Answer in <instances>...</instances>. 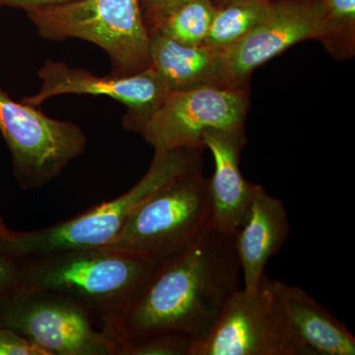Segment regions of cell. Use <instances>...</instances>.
<instances>
[{
    "label": "cell",
    "mask_w": 355,
    "mask_h": 355,
    "mask_svg": "<svg viewBox=\"0 0 355 355\" xmlns=\"http://www.w3.org/2000/svg\"><path fill=\"white\" fill-rule=\"evenodd\" d=\"M240 275L235 235L211 227L188 249L162 261L109 336L120 349L123 343L163 334L198 342L239 288Z\"/></svg>",
    "instance_id": "6da1fadb"
},
{
    "label": "cell",
    "mask_w": 355,
    "mask_h": 355,
    "mask_svg": "<svg viewBox=\"0 0 355 355\" xmlns=\"http://www.w3.org/2000/svg\"><path fill=\"white\" fill-rule=\"evenodd\" d=\"M19 259V286L55 292L83 305L109 335L162 261L111 247Z\"/></svg>",
    "instance_id": "7a4b0ae2"
},
{
    "label": "cell",
    "mask_w": 355,
    "mask_h": 355,
    "mask_svg": "<svg viewBox=\"0 0 355 355\" xmlns=\"http://www.w3.org/2000/svg\"><path fill=\"white\" fill-rule=\"evenodd\" d=\"M203 148L155 153L146 175L120 197L50 227L14 231L12 237L0 239V250L15 258H26L65 250L108 246L147 198L178 178L202 171Z\"/></svg>",
    "instance_id": "3957f363"
},
{
    "label": "cell",
    "mask_w": 355,
    "mask_h": 355,
    "mask_svg": "<svg viewBox=\"0 0 355 355\" xmlns=\"http://www.w3.org/2000/svg\"><path fill=\"white\" fill-rule=\"evenodd\" d=\"M27 14L42 38H77L100 46L108 53L113 76H132L151 67L150 35L139 0H77Z\"/></svg>",
    "instance_id": "277c9868"
},
{
    "label": "cell",
    "mask_w": 355,
    "mask_h": 355,
    "mask_svg": "<svg viewBox=\"0 0 355 355\" xmlns=\"http://www.w3.org/2000/svg\"><path fill=\"white\" fill-rule=\"evenodd\" d=\"M212 227L202 171L178 178L147 198L108 246L164 261L198 242Z\"/></svg>",
    "instance_id": "5b68a950"
},
{
    "label": "cell",
    "mask_w": 355,
    "mask_h": 355,
    "mask_svg": "<svg viewBox=\"0 0 355 355\" xmlns=\"http://www.w3.org/2000/svg\"><path fill=\"white\" fill-rule=\"evenodd\" d=\"M73 299L17 286L0 299V327L29 338L46 355H119L120 347Z\"/></svg>",
    "instance_id": "8992f818"
},
{
    "label": "cell",
    "mask_w": 355,
    "mask_h": 355,
    "mask_svg": "<svg viewBox=\"0 0 355 355\" xmlns=\"http://www.w3.org/2000/svg\"><path fill=\"white\" fill-rule=\"evenodd\" d=\"M0 133L22 190L42 188L57 179L87 146L83 130L76 123L49 118L36 107L15 102L2 88Z\"/></svg>",
    "instance_id": "52a82bcc"
},
{
    "label": "cell",
    "mask_w": 355,
    "mask_h": 355,
    "mask_svg": "<svg viewBox=\"0 0 355 355\" xmlns=\"http://www.w3.org/2000/svg\"><path fill=\"white\" fill-rule=\"evenodd\" d=\"M248 86L173 91L139 132L155 153L200 148L209 130L244 132Z\"/></svg>",
    "instance_id": "ba28073f"
},
{
    "label": "cell",
    "mask_w": 355,
    "mask_h": 355,
    "mask_svg": "<svg viewBox=\"0 0 355 355\" xmlns=\"http://www.w3.org/2000/svg\"><path fill=\"white\" fill-rule=\"evenodd\" d=\"M270 279L254 293L238 288L191 355H293Z\"/></svg>",
    "instance_id": "9c48e42d"
},
{
    "label": "cell",
    "mask_w": 355,
    "mask_h": 355,
    "mask_svg": "<svg viewBox=\"0 0 355 355\" xmlns=\"http://www.w3.org/2000/svg\"><path fill=\"white\" fill-rule=\"evenodd\" d=\"M42 87L22 103L38 107L51 98L64 94L106 96L127 108L125 130L139 133L165 101L170 91L153 67L128 76H97L85 69H71L64 62L48 60L39 70Z\"/></svg>",
    "instance_id": "30bf717a"
},
{
    "label": "cell",
    "mask_w": 355,
    "mask_h": 355,
    "mask_svg": "<svg viewBox=\"0 0 355 355\" xmlns=\"http://www.w3.org/2000/svg\"><path fill=\"white\" fill-rule=\"evenodd\" d=\"M321 29L319 0H273L251 32L221 53L226 87L248 86L252 72L293 44L317 40Z\"/></svg>",
    "instance_id": "8fae6325"
},
{
    "label": "cell",
    "mask_w": 355,
    "mask_h": 355,
    "mask_svg": "<svg viewBox=\"0 0 355 355\" xmlns=\"http://www.w3.org/2000/svg\"><path fill=\"white\" fill-rule=\"evenodd\" d=\"M293 355H354L355 336L299 286L270 279Z\"/></svg>",
    "instance_id": "7c38bea8"
},
{
    "label": "cell",
    "mask_w": 355,
    "mask_h": 355,
    "mask_svg": "<svg viewBox=\"0 0 355 355\" xmlns=\"http://www.w3.org/2000/svg\"><path fill=\"white\" fill-rule=\"evenodd\" d=\"M289 234L291 224L284 202L256 184L246 216L235 234L245 291H258L268 261L282 251Z\"/></svg>",
    "instance_id": "4fadbf2b"
},
{
    "label": "cell",
    "mask_w": 355,
    "mask_h": 355,
    "mask_svg": "<svg viewBox=\"0 0 355 355\" xmlns=\"http://www.w3.org/2000/svg\"><path fill=\"white\" fill-rule=\"evenodd\" d=\"M203 144L214 160V173L207 179L211 202L212 227L235 235L246 216L257 184L246 181L240 170L244 132L209 130Z\"/></svg>",
    "instance_id": "5bb4252c"
},
{
    "label": "cell",
    "mask_w": 355,
    "mask_h": 355,
    "mask_svg": "<svg viewBox=\"0 0 355 355\" xmlns=\"http://www.w3.org/2000/svg\"><path fill=\"white\" fill-rule=\"evenodd\" d=\"M151 67L170 92L224 86L222 55L205 46H186L159 33L150 34Z\"/></svg>",
    "instance_id": "9a60e30c"
},
{
    "label": "cell",
    "mask_w": 355,
    "mask_h": 355,
    "mask_svg": "<svg viewBox=\"0 0 355 355\" xmlns=\"http://www.w3.org/2000/svg\"><path fill=\"white\" fill-rule=\"evenodd\" d=\"M270 2H234L216 7L202 46L219 53L232 48L260 22Z\"/></svg>",
    "instance_id": "2e32d148"
},
{
    "label": "cell",
    "mask_w": 355,
    "mask_h": 355,
    "mask_svg": "<svg viewBox=\"0 0 355 355\" xmlns=\"http://www.w3.org/2000/svg\"><path fill=\"white\" fill-rule=\"evenodd\" d=\"M321 29L318 41L336 60L355 53V0H319Z\"/></svg>",
    "instance_id": "e0dca14e"
},
{
    "label": "cell",
    "mask_w": 355,
    "mask_h": 355,
    "mask_svg": "<svg viewBox=\"0 0 355 355\" xmlns=\"http://www.w3.org/2000/svg\"><path fill=\"white\" fill-rule=\"evenodd\" d=\"M216 11L212 0H189L149 33H159L186 46H202Z\"/></svg>",
    "instance_id": "ac0fdd59"
},
{
    "label": "cell",
    "mask_w": 355,
    "mask_h": 355,
    "mask_svg": "<svg viewBox=\"0 0 355 355\" xmlns=\"http://www.w3.org/2000/svg\"><path fill=\"white\" fill-rule=\"evenodd\" d=\"M195 340L178 334H163L123 343L120 355H191Z\"/></svg>",
    "instance_id": "d6986e66"
},
{
    "label": "cell",
    "mask_w": 355,
    "mask_h": 355,
    "mask_svg": "<svg viewBox=\"0 0 355 355\" xmlns=\"http://www.w3.org/2000/svg\"><path fill=\"white\" fill-rule=\"evenodd\" d=\"M0 355H46L29 338L10 329L0 327Z\"/></svg>",
    "instance_id": "ffe728a7"
},
{
    "label": "cell",
    "mask_w": 355,
    "mask_h": 355,
    "mask_svg": "<svg viewBox=\"0 0 355 355\" xmlns=\"http://www.w3.org/2000/svg\"><path fill=\"white\" fill-rule=\"evenodd\" d=\"M187 1L189 0H139L147 31L150 33L155 29L166 16Z\"/></svg>",
    "instance_id": "44dd1931"
},
{
    "label": "cell",
    "mask_w": 355,
    "mask_h": 355,
    "mask_svg": "<svg viewBox=\"0 0 355 355\" xmlns=\"http://www.w3.org/2000/svg\"><path fill=\"white\" fill-rule=\"evenodd\" d=\"M19 259L0 250V299L19 286Z\"/></svg>",
    "instance_id": "7402d4cb"
},
{
    "label": "cell",
    "mask_w": 355,
    "mask_h": 355,
    "mask_svg": "<svg viewBox=\"0 0 355 355\" xmlns=\"http://www.w3.org/2000/svg\"><path fill=\"white\" fill-rule=\"evenodd\" d=\"M73 1H77V0H0V6L24 9L27 12L32 9L60 6V4L69 3V2Z\"/></svg>",
    "instance_id": "603a6c76"
},
{
    "label": "cell",
    "mask_w": 355,
    "mask_h": 355,
    "mask_svg": "<svg viewBox=\"0 0 355 355\" xmlns=\"http://www.w3.org/2000/svg\"><path fill=\"white\" fill-rule=\"evenodd\" d=\"M14 231L7 228L6 224L0 217V239H8V238L12 237Z\"/></svg>",
    "instance_id": "cb8c5ba5"
},
{
    "label": "cell",
    "mask_w": 355,
    "mask_h": 355,
    "mask_svg": "<svg viewBox=\"0 0 355 355\" xmlns=\"http://www.w3.org/2000/svg\"><path fill=\"white\" fill-rule=\"evenodd\" d=\"M216 7L225 6V4L234 3V2H268L273 0H212Z\"/></svg>",
    "instance_id": "d4e9b609"
}]
</instances>
